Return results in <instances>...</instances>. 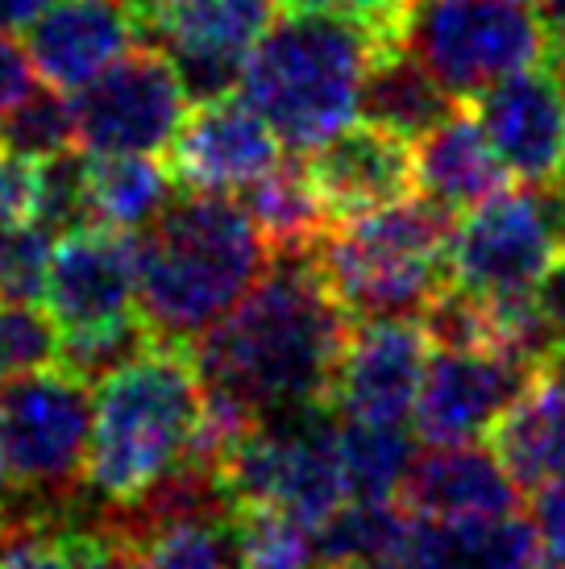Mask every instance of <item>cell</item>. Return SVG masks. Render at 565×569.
<instances>
[{
	"instance_id": "6da1fadb",
	"label": "cell",
	"mask_w": 565,
	"mask_h": 569,
	"mask_svg": "<svg viewBox=\"0 0 565 569\" xmlns=\"http://www.w3.org/2000/svg\"><path fill=\"white\" fill-rule=\"evenodd\" d=\"M354 320L333 300L308 253H275L270 270L225 320L191 346L208 391L258 420L329 408L333 375Z\"/></svg>"
},
{
	"instance_id": "7a4b0ae2",
	"label": "cell",
	"mask_w": 565,
	"mask_h": 569,
	"mask_svg": "<svg viewBox=\"0 0 565 569\" xmlns=\"http://www.w3.org/2000/svg\"><path fill=\"white\" fill-rule=\"evenodd\" d=\"M270 246L250 212L191 191L138 238V312L158 341L196 346L270 270Z\"/></svg>"
},
{
	"instance_id": "3957f363",
	"label": "cell",
	"mask_w": 565,
	"mask_h": 569,
	"mask_svg": "<svg viewBox=\"0 0 565 569\" xmlns=\"http://www.w3.org/2000/svg\"><path fill=\"white\" fill-rule=\"evenodd\" d=\"M205 411V379L191 346L155 341L100 379L83 487L100 507H121L191 453Z\"/></svg>"
},
{
	"instance_id": "277c9868",
	"label": "cell",
	"mask_w": 565,
	"mask_h": 569,
	"mask_svg": "<svg viewBox=\"0 0 565 569\" xmlns=\"http://www.w3.org/2000/svg\"><path fill=\"white\" fill-rule=\"evenodd\" d=\"M383 47L375 33L325 13H287L254 47L241 92L282 146L313 154L358 121L361 83Z\"/></svg>"
},
{
	"instance_id": "5b68a950",
	"label": "cell",
	"mask_w": 565,
	"mask_h": 569,
	"mask_svg": "<svg viewBox=\"0 0 565 569\" xmlns=\"http://www.w3.org/2000/svg\"><path fill=\"white\" fill-rule=\"evenodd\" d=\"M454 212L424 200H391L383 208L346 217L313 246L333 300L354 325L387 317H416L449 283Z\"/></svg>"
},
{
	"instance_id": "8992f818",
	"label": "cell",
	"mask_w": 565,
	"mask_h": 569,
	"mask_svg": "<svg viewBox=\"0 0 565 569\" xmlns=\"http://www.w3.org/2000/svg\"><path fill=\"white\" fill-rule=\"evenodd\" d=\"M404 47L462 104L549 54L541 17L524 0H420Z\"/></svg>"
},
{
	"instance_id": "52a82bcc",
	"label": "cell",
	"mask_w": 565,
	"mask_h": 569,
	"mask_svg": "<svg viewBox=\"0 0 565 569\" xmlns=\"http://www.w3.org/2000/svg\"><path fill=\"white\" fill-rule=\"evenodd\" d=\"M0 432L17 495L33 503L71 507L83 490V461L92 437L88 382L50 366L0 382Z\"/></svg>"
},
{
	"instance_id": "ba28073f",
	"label": "cell",
	"mask_w": 565,
	"mask_h": 569,
	"mask_svg": "<svg viewBox=\"0 0 565 569\" xmlns=\"http://www.w3.org/2000/svg\"><path fill=\"white\" fill-rule=\"evenodd\" d=\"M337 428L341 425L333 408L262 420L220 466L237 507H279L320 528L349 499L337 458Z\"/></svg>"
},
{
	"instance_id": "9c48e42d",
	"label": "cell",
	"mask_w": 565,
	"mask_h": 569,
	"mask_svg": "<svg viewBox=\"0 0 565 569\" xmlns=\"http://www.w3.org/2000/svg\"><path fill=\"white\" fill-rule=\"evenodd\" d=\"M565 250V188L503 191L449 238V279L478 296H524Z\"/></svg>"
},
{
	"instance_id": "30bf717a",
	"label": "cell",
	"mask_w": 565,
	"mask_h": 569,
	"mask_svg": "<svg viewBox=\"0 0 565 569\" xmlns=\"http://www.w3.org/2000/svg\"><path fill=\"white\" fill-rule=\"evenodd\" d=\"M188 88L162 47L129 50L71 100L88 154H155L188 121Z\"/></svg>"
},
{
	"instance_id": "8fae6325",
	"label": "cell",
	"mask_w": 565,
	"mask_h": 569,
	"mask_svg": "<svg viewBox=\"0 0 565 569\" xmlns=\"http://www.w3.org/2000/svg\"><path fill=\"white\" fill-rule=\"evenodd\" d=\"M133 9L196 104L234 92L270 30V0H133Z\"/></svg>"
},
{
	"instance_id": "7c38bea8",
	"label": "cell",
	"mask_w": 565,
	"mask_h": 569,
	"mask_svg": "<svg viewBox=\"0 0 565 569\" xmlns=\"http://www.w3.org/2000/svg\"><path fill=\"white\" fill-rule=\"evenodd\" d=\"M428 349L433 341L416 317L354 325L337 375H333L329 408L346 420L404 425L416 411V396L428 370Z\"/></svg>"
},
{
	"instance_id": "4fadbf2b",
	"label": "cell",
	"mask_w": 565,
	"mask_h": 569,
	"mask_svg": "<svg viewBox=\"0 0 565 569\" xmlns=\"http://www.w3.org/2000/svg\"><path fill=\"white\" fill-rule=\"evenodd\" d=\"M470 104L512 179L565 188V76L557 67H524Z\"/></svg>"
},
{
	"instance_id": "5bb4252c",
	"label": "cell",
	"mask_w": 565,
	"mask_h": 569,
	"mask_svg": "<svg viewBox=\"0 0 565 569\" xmlns=\"http://www.w3.org/2000/svg\"><path fill=\"white\" fill-rule=\"evenodd\" d=\"M47 312L63 332L133 317L138 308V238L126 229L79 224L50 250Z\"/></svg>"
},
{
	"instance_id": "9a60e30c",
	"label": "cell",
	"mask_w": 565,
	"mask_h": 569,
	"mask_svg": "<svg viewBox=\"0 0 565 569\" xmlns=\"http://www.w3.org/2000/svg\"><path fill=\"white\" fill-rule=\"evenodd\" d=\"M533 366L483 353V349H440L428 358L420 396H416V432L428 445H466L499 425V416L533 382Z\"/></svg>"
},
{
	"instance_id": "2e32d148",
	"label": "cell",
	"mask_w": 565,
	"mask_h": 569,
	"mask_svg": "<svg viewBox=\"0 0 565 569\" xmlns=\"http://www.w3.org/2000/svg\"><path fill=\"white\" fill-rule=\"evenodd\" d=\"M279 162V133L246 96H217L196 104L171 142V174L188 191H229L250 188Z\"/></svg>"
},
{
	"instance_id": "e0dca14e",
	"label": "cell",
	"mask_w": 565,
	"mask_h": 569,
	"mask_svg": "<svg viewBox=\"0 0 565 569\" xmlns=\"http://www.w3.org/2000/svg\"><path fill=\"white\" fill-rule=\"evenodd\" d=\"M26 33L33 71L59 92H79L146 38L133 0H67Z\"/></svg>"
},
{
	"instance_id": "ac0fdd59",
	"label": "cell",
	"mask_w": 565,
	"mask_h": 569,
	"mask_svg": "<svg viewBox=\"0 0 565 569\" xmlns=\"http://www.w3.org/2000/svg\"><path fill=\"white\" fill-rule=\"evenodd\" d=\"M308 174L333 221L404 200L416 188L408 138L370 126V121L341 129L337 138L316 146L308 159Z\"/></svg>"
},
{
	"instance_id": "d6986e66",
	"label": "cell",
	"mask_w": 565,
	"mask_h": 569,
	"mask_svg": "<svg viewBox=\"0 0 565 569\" xmlns=\"http://www.w3.org/2000/svg\"><path fill=\"white\" fill-rule=\"evenodd\" d=\"M399 503L428 520H499L516 516L519 482L483 445H437L433 453H416Z\"/></svg>"
},
{
	"instance_id": "ffe728a7",
	"label": "cell",
	"mask_w": 565,
	"mask_h": 569,
	"mask_svg": "<svg viewBox=\"0 0 565 569\" xmlns=\"http://www.w3.org/2000/svg\"><path fill=\"white\" fill-rule=\"evenodd\" d=\"M412 171H416V188L433 200V204L449 208L454 217L474 212L487 200L507 191V167L487 142V133L478 126V112L466 100V109H454L440 126L416 138L412 150Z\"/></svg>"
},
{
	"instance_id": "44dd1931",
	"label": "cell",
	"mask_w": 565,
	"mask_h": 569,
	"mask_svg": "<svg viewBox=\"0 0 565 569\" xmlns=\"http://www.w3.org/2000/svg\"><path fill=\"white\" fill-rule=\"evenodd\" d=\"M121 540L83 516V503L50 507L17 499L9 520L0 523V569H112Z\"/></svg>"
},
{
	"instance_id": "7402d4cb",
	"label": "cell",
	"mask_w": 565,
	"mask_h": 569,
	"mask_svg": "<svg viewBox=\"0 0 565 569\" xmlns=\"http://www.w3.org/2000/svg\"><path fill=\"white\" fill-rule=\"evenodd\" d=\"M490 449L512 470L519 490L565 478V353L541 366L519 399L490 428Z\"/></svg>"
},
{
	"instance_id": "603a6c76",
	"label": "cell",
	"mask_w": 565,
	"mask_h": 569,
	"mask_svg": "<svg viewBox=\"0 0 565 569\" xmlns=\"http://www.w3.org/2000/svg\"><path fill=\"white\" fill-rule=\"evenodd\" d=\"M536 557H541L536 528L524 516H499V520L416 516L395 569H536Z\"/></svg>"
},
{
	"instance_id": "cb8c5ba5",
	"label": "cell",
	"mask_w": 565,
	"mask_h": 569,
	"mask_svg": "<svg viewBox=\"0 0 565 569\" xmlns=\"http://www.w3.org/2000/svg\"><path fill=\"white\" fill-rule=\"evenodd\" d=\"M175 200L171 167L150 154H83V217L105 229H146Z\"/></svg>"
},
{
	"instance_id": "d4e9b609",
	"label": "cell",
	"mask_w": 565,
	"mask_h": 569,
	"mask_svg": "<svg viewBox=\"0 0 565 569\" xmlns=\"http://www.w3.org/2000/svg\"><path fill=\"white\" fill-rule=\"evenodd\" d=\"M462 100L445 92L428 67L412 54L408 47L378 50L366 83H361V121H370L378 129H391L399 138L416 142L420 133H428L433 126H440Z\"/></svg>"
},
{
	"instance_id": "484cf974",
	"label": "cell",
	"mask_w": 565,
	"mask_h": 569,
	"mask_svg": "<svg viewBox=\"0 0 565 569\" xmlns=\"http://www.w3.org/2000/svg\"><path fill=\"white\" fill-rule=\"evenodd\" d=\"M241 208L258 224L270 253H308L333 224L308 167L275 162L262 179L241 188Z\"/></svg>"
},
{
	"instance_id": "4316f807",
	"label": "cell",
	"mask_w": 565,
	"mask_h": 569,
	"mask_svg": "<svg viewBox=\"0 0 565 569\" xmlns=\"http://www.w3.org/2000/svg\"><path fill=\"white\" fill-rule=\"evenodd\" d=\"M412 520L416 516L395 499H346L316 528L320 561L349 569H395Z\"/></svg>"
},
{
	"instance_id": "83f0119b",
	"label": "cell",
	"mask_w": 565,
	"mask_h": 569,
	"mask_svg": "<svg viewBox=\"0 0 565 569\" xmlns=\"http://www.w3.org/2000/svg\"><path fill=\"white\" fill-rule=\"evenodd\" d=\"M337 458L349 499H395L416 461V445L399 425L346 420L337 428Z\"/></svg>"
},
{
	"instance_id": "f1b7e54d",
	"label": "cell",
	"mask_w": 565,
	"mask_h": 569,
	"mask_svg": "<svg viewBox=\"0 0 565 569\" xmlns=\"http://www.w3.org/2000/svg\"><path fill=\"white\" fill-rule=\"evenodd\" d=\"M234 528L241 569H316L320 561L313 523L279 507H237Z\"/></svg>"
},
{
	"instance_id": "f546056e",
	"label": "cell",
	"mask_w": 565,
	"mask_h": 569,
	"mask_svg": "<svg viewBox=\"0 0 565 569\" xmlns=\"http://www.w3.org/2000/svg\"><path fill=\"white\" fill-rule=\"evenodd\" d=\"M79 142L76 133V112L71 100H63L59 88H38L33 83L30 96H21L13 109L0 112V146H9L21 159H54L67 154Z\"/></svg>"
},
{
	"instance_id": "4dcf8cb0",
	"label": "cell",
	"mask_w": 565,
	"mask_h": 569,
	"mask_svg": "<svg viewBox=\"0 0 565 569\" xmlns=\"http://www.w3.org/2000/svg\"><path fill=\"white\" fill-rule=\"evenodd\" d=\"M158 337L155 329L146 325L141 312L126 320H112V325H96V329H79V332H63V366L67 375L83 379L88 387L100 379H109L112 370H121L126 362H133L138 353L155 346Z\"/></svg>"
},
{
	"instance_id": "1f68e13d",
	"label": "cell",
	"mask_w": 565,
	"mask_h": 569,
	"mask_svg": "<svg viewBox=\"0 0 565 569\" xmlns=\"http://www.w3.org/2000/svg\"><path fill=\"white\" fill-rule=\"evenodd\" d=\"M63 358V329L33 300L0 303V382L50 370Z\"/></svg>"
},
{
	"instance_id": "d6a6232c",
	"label": "cell",
	"mask_w": 565,
	"mask_h": 569,
	"mask_svg": "<svg viewBox=\"0 0 565 569\" xmlns=\"http://www.w3.org/2000/svg\"><path fill=\"white\" fill-rule=\"evenodd\" d=\"M129 549L141 569H229L241 561L234 523H175Z\"/></svg>"
},
{
	"instance_id": "836d02e7",
	"label": "cell",
	"mask_w": 565,
	"mask_h": 569,
	"mask_svg": "<svg viewBox=\"0 0 565 569\" xmlns=\"http://www.w3.org/2000/svg\"><path fill=\"white\" fill-rule=\"evenodd\" d=\"M50 233L47 224H17L0 233V296L4 300H38L47 291L50 267Z\"/></svg>"
},
{
	"instance_id": "e575fe53",
	"label": "cell",
	"mask_w": 565,
	"mask_h": 569,
	"mask_svg": "<svg viewBox=\"0 0 565 569\" xmlns=\"http://www.w3.org/2000/svg\"><path fill=\"white\" fill-rule=\"evenodd\" d=\"M282 13H325L358 21L383 47H404L408 17L416 0H279Z\"/></svg>"
},
{
	"instance_id": "d590c367",
	"label": "cell",
	"mask_w": 565,
	"mask_h": 569,
	"mask_svg": "<svg viewBox=\"0 0 565 569\" xmlns=\"http://www.w3.org/2000/svg\"><path fill=\"white\" fill-rule=\"evenodd\" d=\"M38 221V159H0V233Z\"/></svg>"
},
{
	"instance_id": "8d00e7d4",
	"label": "cell",
	"mask_w": 565,
	"mask_h": 569,
	"mask_svg": "<svg viewBox=\"0 0 565 569\" xmlns=\"http://www.w3.org/2000/svg\"><path fill=\"white\" fill-rule=\"evenodd\" d=\"M533 528H536V569H565V478H553L536 487L533 499Z\"/></svg>"
},
{
	"instance_id": "74e56055",
	"label": "cell",
	"mask_w": 565,
	"mask_h": 569,
	"mask_svg": "<svg viewBox=\"0 0 565 569\" xmlns=\"http://www.w3.org/2000/svg\"><path fill=\"white\" fill-rule=\"evenodd\" d=\"M33 59L30 50H21L9 38V30H0V112H9L21 96L33 92Z\"/></svg>"
},
{
	"instance_id": "f35d334b",
	"label": "cell",
	"mask_w": 565,
	"mask_h": 569,
	"mask_svg": "<svg viewBox=\"0 0 565 569\" xmlns=\"http://www.w3.org/2000/svg\"><path fill=\"white\" fill-rule=\"evenodd\" d=\"M533 300L536 312L549 325L553 341H557V353H565V253L541 274V283L533 287Z\"/></svg>"
},
{
	"instance_id": "ab89813d",
	"label": "cell",
	"mask_w": 565,
	"mask_h": 569,
	"mask_svg": "<svg viewBox=\"0 0 565 569\" xmlns=\"http://www.w3.org/2000/svg\"><path fill=\"white\" fill-rule=\"evenodd\" d=\"M536 17H541V30H545V42H549L545 59H565V0H541Z\"/></svg>"
},
{
	"instance_id": "60d3db41",
	"label": "cell",
	"mask_w": 565,
	"mask_h": 569,
	"mask_svg": "<svg viewBox=\"0 0 565 569\" xmlns=\"http://www.w3.org/2000/svg\"><path fill=\"white\" fill-rule=\"evenodd\" d=\"M42 13H47V0H0V30H30Z\"/></svg>"
},
{
	"instance_id": "b9f144b4",
	"label": "cell",
	"mask_w": 565,
	"mask_h": 569,
	"mask_svg": "<svg viewBox=\"0 0 565 569\" xmlns=\"http://www.w3.org/2000/svg\"><path fill=\"white\" fill-rule=\"evenodd\" d=\"M17 482H13V470H9V453H4V432H0V523L9 520V511L17 507Z\"/></svg>"
},
{
	"instance_id": "7bdbcfd3",
	"label": "cell",
	"mask_w": 565,
	"mask_h": 569,
	"mask_svg": "<svg viewBox=\"0 0 565 569\" xmlns=\"http://www.w3.org/2000/svg\"><path fill=\"white\" fill-rule=\"evenodd\" d=\"M112 569H141L138 566V553H133L129 545H121V549H117V566H112Z\"/></svg>"
},
{
	"instance_id": "ee69618b",
	"label": "cell",
	"mask_w": 565,
	"mask_h": 569,
	"mask_svg": "<svg viewBox=\"0 0 565 569\" xmlns=\"http://www.w3.org/2000/svg\"><path fill=\"white\" fill-rule=\"evenodd\" d=\"M325 569H349V566H325Z\"/></svg>"
}]
</instances>
